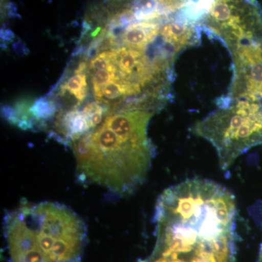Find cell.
I'll list each match as a JSON object with an SVG mask.
<instances>
[{
  "label": "cell",
  "instance_id": "1",
  "mask_svg": "<svg viewBox=\"0 0 262 262\" xmlns=\"http://www.w3.org/2000/svg\"><path fill=\"white\" fill-rule=\"evenodd\" d=\"M151 112H118L72 144L80 181L118 196L135 192L145 180L155 157L148 136Z\"/></svg>",
  "mask_w": 262,
  "mask_h": 262
},
{
  "label": "cell",
  "instance_id": "2",
  "mask_svg": "<svg viewBox=\"0 0 262 262\" xmlns=\"http://www.w3.org/2000/svg\"><path fill=\"white\" fill-rule=\"evenodd\" d=\"M12 262H72L79 260L85 225L75 212L51 202L20 204L4 219Z\"/></svg>",
  "mask_w": 262,
  "mask_h": 262
},
{
  "label": "cell",
  "instance_id": "3",
  "mask_svg": "<svg viewBox=\"0 0 262 262\" xmlns=\"http://www.w3.org/2000/svg\"><path fill=\"white\" fill-rule=\"evenodd\" d=\"M218 108L192 127L215 148L221 168L228 170L248 150L262 145V101L220 98Z\"/></svg>",
  "mask_w": 262,
  "mask_h": 262
},
{
  "label": "cell",
  "instance_id": "4",
  "mask_svg": "<svg viewBox=\"0 0 262 262\" xmlns=\"http://www.w3.org/2000/svg\"><path fill=\"white\" fill-rule=\"evenodd\" d=\"M199 24L229 53L262 40V9L257 0H212Z\"/></svg>",
  "mask_w": 262,
  "mask_h": 262
},
{
  "label": "cell",
  "instance_id": "5",
  "mask_svg": "<svg viewBox=\"0 0 262 262\" xmlns=\"http://www.w3.org/2000/svg\"><path fill=\"white\" fill-rule=\"evenodd\" d=\"M230 54L232 77L225 97L262 101V40L241 46Z\"/></svg>",
  "mask_w": 262,
  "mask_h": 262
},
{
  "label": "cell",
  "instance_id": "6",
  "mask_svg": "<svg viewBox=\"0 0 262 262\" xmlns=\"http://www.w3.org/2000/svg\"><path fill=\"white\" fill-rule=\"evenodd\" d=\"M60 89L61 95H72L78 104L82 102L87 96L89 90L85 73H75L61 84Z\"/></svg>",
  "mask_w": 262,
  "mask_h": 262
},
{
  "label": "cell",
  "instance_id": "7",
  "mask_svg": "<svg viewBox=\"0 0 262 262\" xmlns=\"http://www.w3.org/2000/svg\"><path fill=\"white\" fill-rule=\"evenodd\" d=\"M56 112V103L50 100V98H38L33 103L32 106L29 107V113L32 117L34 127L36 123H41L54 116Z\"/></svg>",
  "mask_w": 262,
  "mask_h": 262
},
{
  "label": "cell",
  "instance_id": "8",
  "mask_svg": "<svg viewBox=\"0 0 262 262\" xmlns=\"http://www.w3.org/2000/svg\"><path fill=\"white\" fill-rule=\"evenodd\" d=\"M116 80H118L117 68L114 63L110 64L106 70H98L94 72L92 76L93 89H94L95 97L98 101L101 98L103 88Z\"/></svg>",
  "mask_w": 262,
  "mask_h": 262
},
{
  "label": "cell",
  "instance_id": "9",
  "mask_svg": "<svg viewBox=\"0 0 262 262\" xmlns=\"http://www.w3.org/2000/svg\"><path fill=\"white\" fill-rule=\"evenodd\" d=\"M115 49L101 52L90 61L89 69L92 71L106 70L114 63Z\"/></svg>",
  "mask_w": 262,
  "mask_h": 262
},
{
  "label": "cell",
  "instance_id": "10",
  "mask_svg": "<svg viewBox=\"0 0 262 262\" xmlns=\"http://www.w3.org/2000/svg\"><path fill=\"white\" fill-rule=\"evenodd\" d=\"M2 35L1 38L2 39H3L4 41H11L13 40V38H14V34L11 32V31L9 30V29H3L2 30Z\"/></svg>",
  "mask_w": 262,
  "mask_h": 262
},
{
  "label": "cell",
  "instance_id": "11",
  "mask_svg": "<svg viewBox=\"0 0 262 262\" xmlns=\"http://www.w3.org/2000/svg\"><path fill=\"white\" fill-rule=\"evenodd\" d=\"M257 262H262V243L261 247H260L259 254H258Z\"/></svg>",
  "mask_w": 262,
  "mask_h": 262
}]
</instances>
